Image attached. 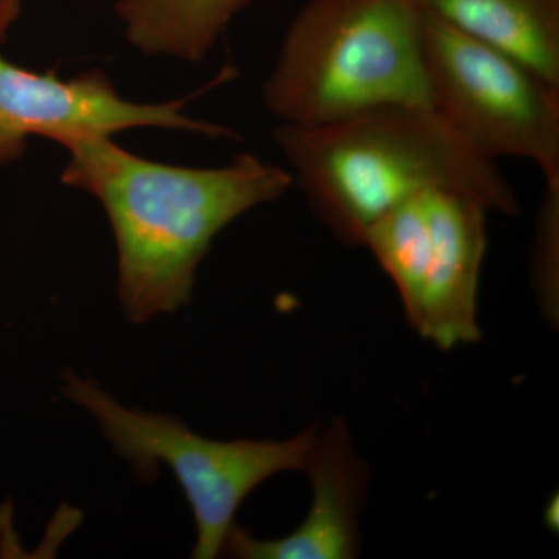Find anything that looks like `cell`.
Wrapping results in <instances>:
<instances>
[{
  "mask_svg": "<svg viewBox=\"0 0 559 559\" xmlns=\"http://www.w3.org/2000/svg\"><path fill=\"white\" fill-rule=\"evenodd\" d=\"M64 148L62 182L90 193L108 216L119 255L117 290L134 323L189 305L198 267L221 231L294 186L288 168L253 154L197 168L135 156L112 138L80 139Z\"/></svg>",
  "mask_w": 559,
  "mask_h": 559,
  "instance_id": "cell-1",
  "label": "cell"
},
{
  "mask_svg": "<svg viewBox=\"0 0 559 559\" xmlns=\"http://www.w3.org/2000/svg\"><path fill=\"white\" fill-rule=\"evenodd\" d=\"M272 139L314 215L345 245H362L385 213L428 191H454L489 212L521 215L498 164L471 148L432 106H378L316 127L278 123Z\"/></svg>",
  "mask_w": 559,
  "mask_h": 559,
  "instance_id": "cell-2",
  "label": "cell"
},
{
  "mask_svg": "<svg viewBox=\"0 0 559 559\" xmlns=\"http://www.w3.org/2000/svg\"><path fill=\"white\" fill-rule=\"evenodd\" d=\"M423 24L418 0H308L264 81V106L294 127L378 106H432Z\"/></svg>",
  "mask_w": 559,
  "mask_h": 559,
  "instance_id": "cell-3",
  "label": "cell"
},
{
  "mask_svg": "<svg viewBox=\"0 0 559 559\" xmlns=\"http://www.w3.org/2000/svg\"><path fill=\"white\" fill-rule=\"evenodd\" d=\"M62 393L90 412L139 480L156 479L162 465L175 474L197 522L194 559L219 557L250 492L275 474L305 471L319 436L308 428L282 441L207 439L170 415L127 409L72 370L62 371Z\"/></svg>",
  "mask_w": 559,
  "mask_h": 559,
  "instance_id": "cell-4",
  "label": "cell"
},
{
  "mask_svg": "<svg viewBox=\"0 0 559 559\" xmlns=\"http://www.w3.org/2000/svg\"><path fill=\"white\" fill-rule=\"evenodd\" d=\"M423 50L433 109L489 160L532 162L559 180V87L425 11Z\"/></svg>",
  "mask_w": 559,
  "mask_h": 559,
  "instance_id": "cell-5",
  "label": "cell"
},
{
  "mask_svg": "<svg viewBox=\"0 0 559 559\" xmlns=\"http://www.w3.org/2000/svg\"><path fill=\"white\" fill-rule=\"evenodd\" d=\"M190 98L131 102L121 97L103 70L62 80L55 72L20 68L0 55V167L21 159L31 138H46L66 146L80 139L160 128L210 139H237L230 128L187 116Z\"/></svg>",
  "mask_w": 559,
  "mask_h": 559,
  "instance_id": "cell-6",
  "label": "cell"
},
{
  "mask_svg": "<svg viewBox=\"0 0 559 559\" xmlns=\"http://www.w3.org/2000/svg\"><path fill=\"white\" fill-rule=\"evenodd\" d=\"M429 245L417 301L406 318L440 349L480 341V274L489 210L454 191L425 194Z\"/></svg>",
  "mask_w": 559,
  "mask_h": 559,
  "instance_id": "cell-7",
  "label": "cell"
},
{
  "mask_svg": "<svg viewBox=\"0 0 559 559\" xmlns=\"http://www.w3.org/2000/svg\"><path fill=\"white\" fill-rule=\"evenodd\" d=\"M312 500L297 530L278 539H259L231 527L223 554L241 559H352L360 550L359 516L366 503V463L356 455L345 423L336 418L319 432L307 468Z\"/></svg>",
  "mask_w": 559,
  "mask_h": 559,
  "instance_id": "cell-8",
  "label": "cell"
},
{
  "mask_svg": "<svg viewBox=\"0 0 559 559\" xmlns=\"http://www.w3.org/2000/svg\"><path fill=\"white\" fill-rule=\"evenodd\" d=\"M433 16L559 87V0H418Z\"/></svg>",
  "mask_w": 559,
  "mask_h": 559,
  "instance_id": "cell-9",
  "label": "cell"
},
{
  "mask_svg": "<svg viewBox=\"0 0 559 559\" xmlns=\"http://www.w3.org/2000/svg\"><path fill=\"white\" fill-rule=\"evenodd\" d=\"M255 0H119L128 43L151 57L205 60L231 20Z\"/></svg>",
  "mask_w": 559,
  "mask_h": 559,
  "instance_id": "cell-10",
  "label": "cell"
},
{
  "mask_svg": "<svg viewBox=\"0 0 559 559\" xmlns=\"http://www.w3.org/2000/svg\"><path fill=\"white\" fill-rule=\"evenodd\" d=\"M532 274L544 307L554 312L559 280V182H544L532 249Z\"/></svg>",
  "mask_w": 559,
  "mask_h": 559,
  "instance_id": "cell-11",
  "label": "cell"
},
{
  "mask_svg": "<svg viewBox=\"0 0 559 559\" xmlns=\"http://www.w3.org/2000/svg\"><path fill=\"white\" fill-rule=\"evenodd\" d=\"M22 0H0V43L5 40L14 22L20 20Z\"/></svg>",
  "mask_w": 559,
  "mask_h": 559,
  "instance_id": "cell-12",
  "label": "cell"
},
{
  "mask_svg": "<svg viewBox=\"0 0 559 559\" xmlns=\"http://www.w3.org/2000/svg\"><path fill=\"white\" fill-rule=\"evenodd\" d=\"M554 514L555 516H558V499L555 498V502L554 500H551V502L549 503V510H547V524H549V527L550 528H555L557 530V525H555V522H554Z\"/></svg>",
  "mask_w": 559,
  "mask_h": 559,
  "instance_id": "cell-13",
  "label": "cell"
}]
</instances>
